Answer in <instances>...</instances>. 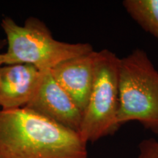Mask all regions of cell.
<instances>
[{
	"label": "cell",
	"mask_w": 158,
	"mask_h": 158,
	"mask_svg": "<svg viewBox=\"0 0 158 158\" xmlns=\"http://www.w3.org/2000/svg\"><path fill=\"white\" fill-rule=\"evenodd\" d=\"M80 134L27 108L0 110V158H87Z\"/></svg>",
	"instance_id": "1"
},
{
	"label": "cell",
	"mask_w": 158,
	"mask_h": 158,
	"mask_svg": "<svg viewBox=\"0 0 158 158\" xmlns=\"http://www.w3.org/2000/svg\"><path fill=\"white\" fill-rule=\"evenodd\" d=\"M1 27L7 43L4 64H27L40 71L50 70L59 63L93 51L89 43H69L56 40L43 21L29 17L23 25L5 16Z\"/></svg>",
	"instance_id": "2"
},
{
	"label": "cell",
	"mask_w": 158,
	"mask_h": 158,
	"mask_svg": "<svg viewBox=\"0 0 158 158\" xmlns=\"http://www.w3.org/2000/svg\"><path fill=\"white\" fill-rule=\"evenodd\" d=\"M118 125L140 122L158 135V71L142 49L120 59Z\"/></svg>",
	"instance_id": "3"
},
{
	"label": "cell",
	"mask_w": 158,
	"mask_h": 158,
	"mask_svg": "<svg viewBox=\"0 0 158 158\" xmlns=\"http://www.w3.org/2000/svg\"><path fill=\"white\" fill-rule=\"evenodd\" d=\"M120 59L108 49L97 51L93 85L78 133L87 143L111 135L120 127L117 122Z\"/></svg>",
	"instance_id": "4"
},
{
	"label": "cell",
	"mask_w": 158,
	"mask_h": 158,
	"mask_svg": "<svg viewBox=\"0 0 158 158\" xmlns=\"http://www.w3.org/2000/svg\"><path fill=\"white\" fill-rule=\"evenodd\" d=\"M24 108L79 133L82 111L56 81L51 70L43 71L34 95Z\"/></svg>",
	"instance_id": "5"
},
{
	"label": "cell",
	"mask_w": 158,
	"mask_h": 158,
	"mask_svg": "<svg viewBox=\"0 0 158 158\" xmlns=\"http://www.w3.org/2000/svg\"><path fill=\"white\" fill-rule=\"evenodd\" d=\"M97 51L69 59L51 69V73L84 113L87 106L94 76Z\"/></svg>",
	"instance_id": "6"
},
{
	"label": "cell",
	"mask_w": 158,
	"mask_h": 158,
	"mask_svg": "<svg viewBox=\"0 0 158 158\" xmlns=\"http://www.w3.org/2000/svg\"><path fill=\"white\" fill-rule=\"evenodd\" d=\"M42 74L31 64L0 65V110L24 108L34 95Z\"/></svg>",
	"instance_id": "7"
},
{
	"label": "cell",
	"mask_w": 158,
	"mask_h": 158,
	"mask_svg": "<svg viewBox=\"0 0 158 158\" xmlns=\"http://www.w3.org/2000/svg\"><path fill=\"white\" fill-rule=\"evenodd\" d=\"M122 5L132 19L158 41V0H124Z\"/></svg>",
	"instance_id": "8"
},
{
	"label": "cell",
	"mask_w": 158,
	"mask_h": 158,
	"mask_svg": "<svg viewBox=\"0 0 158 158\" xmlns=\"http://www.w3.org/2000/svg\"><path fill=\"white\" fill-rule=\"evenodd\" d=\"M138 158H158V141L154 138L143 140L138 146Z\"/></svg>",
	"instance_id": "9"
},
{
	"label": "cell",
	"mask_w": 158,
	"mask_h": 158,
	"mask_svg": "<svg viewBox=\"0 0 158 158\" xmlns=\"http://www.w3.org/2000/svg\"><path fill=\"white\" fill-rule=\"evenodd\" d=\"M2 47V43H0V49ZM4 64V54L3 53L0 52V65Z\"/></svg>",
	"instance_id": "10"
}]
</instances>
